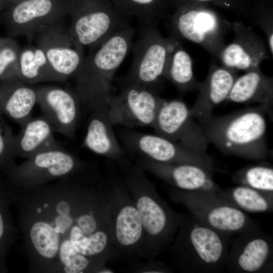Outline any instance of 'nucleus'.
<instances>
[{"label":"nucleus","mask_w":273,"mask_h":273,"mask_svg":"<svg viewBox=\"0 0 273 273\" xmlns=\"http://www.w3.org/2000/svg\"><path fill=\"white\" fill-rule=\"evenodd\" d=\"M267 112L248 107L221 116L197 119L209 143L225 155L253 161L268 158Z\"/></svg>","instance_id":"obj_1"},{"label":"nucleus","mask_w":273,"mask_h":273,"mask_svg":"<svg viewBox=\"0 0 273 273\" xmlns=\"http://www.w3.org/2000/svg\"><path fill=\"white\" fill-rule=\"evenodd\" d=\"M134 34L133 29L127 24L84 57L75 76L76 92L82 104L89 109L107 104L113 95L115 73L131 49Z\"/></svg>","instance_id":"obj_2"},{"label":"nucleus","mask_w":273,"mask_h":273,"mask_svg":"<svg viewBox=\"0 0 273 273\" xmlns=\"http://www.w3.org/2000/svg\"><path fill=\"white\" fill-rule=\"evenodd\" d=\"M171 246L179 268L192 273H218L226 268L234 237L204 224L192 214L181 215Z\"/></svg>","instance_id":"obj_3"},{"label":"nucleus","mask_w":273,"mask_h":273,"mask_svg":"<svg viewBox=\"0 0 273 273\" xmlns=\"http://www.w3.org/2000/svg\"><path fill=\"white\" fill-rule=\"evenodd\" d=\"M124 183L134 194V204L140 215L145 238L150 239L151 248L157 253L172 242L180 222L181 215L173 211L157 194L153 184L143 169L121 162Z\"/></svg>","instance_id":"obj_4"},{"label":"nucleus","mask_w":273,"mask_h":273,"mask_svg":"<svg viewBox=\"0 0 273 273\" xmlns=\"http://www.w3.org/2000/svg\"><path fill=\"white\" fill-rule=\"evenodd\" d=\"M179 39L164 37L157 24L140 25L136 40L131 49L133 59L130 68L122 79V85L135 84L157 91L172 50Z\"/></svg>","instance_id":"obj_5"},{"label":"nucleus","mask_w":273,"mask_h":273,"mask_svg":"<svg viewBox=\"0 0 273 273\" xmlns=\"http://www.w3.org/2000/svg\"><path fill=\"white\" fill-rule=\"evenodd\" d=\"M220 193L173 189L170 196L201 222L222 233L234 237L259 227L245 212L222 198Z\"/></svg>","instance_id":"obj_6"},{"label":"nucleus","mask_w":273,"mask_h":273,"mask_svg":"<svg viewBox=\"0 0 273 273\" xmlns=\"http://www.w3.org/2000/svg\"><path fill=\"white\" fill-rule=\"evenodd\" d=\"M68 28L76 42L93 50L118 29L128 24L109 0H65Z\"/></svg>","instance_id":"obj_7"},{"label":"nucleus","mask_w":273,"mask_h":273,"mask_svg":"<svg viewBox=\"0 0 273 273\" xmlns=\"http://www.w3.org/2000/svg\"><path fill=\"white\" fill-rule=\"evenodd\" d=\"M125 128L119 132L124 151L160 163L194 164L214 173L213 161L206 152L187 149L156 134Z\"/></svg>","instance_id":"obj_8"},{"label":"nucleus","mask_w":273,"mask_h":273,"mask_svg":"<svg viewBox=\"0 0 273 273\" xmlns=\"http://www.w3.org/2000/svg\"><path fill=\"white\" fill-rule=\"evenodd\" d=\"M164 101L157 90L135 84L122 85L121 92L113 95L107 103L110 121L128 129L152 127Z\"/></svg>","instance_id":"obj_9"},{"label":"nucleus","mask_w":273,"mask_h":273,"mask_svg":"<svg viewBox=\"0 0 273 273\" xmlns=\"http://www.w3.org/2000/svg\"><path fill=\"white\" fill-rule=\"evenodd\" d=\"M169 22L172 35L199 44L216 58L225 45L224 37L232 25L204 9L181 10Z\"/></svg>","instance_id":"obj_10"},{"label":"nucleus","mask_w":273,"mask_h":273,"mask_svg":"<svg viewBox=\"0 0 273 273\" xmlns=\"http://www.w3.org/2000/svg\"><path fill=\"white\" fill-rule=\"evenodd\" d=\"M66 15L65 0H22L6 8L3 19L11 36H24L31 41Z\"/></svg>","instance_id":"obj_11"},{"label":"nucleus","mask_w":273,"mask_h":273,"mask_svg":"<svg viewBox=\"0 0 273 273\" xmlns=\"http://www.w3.org/2000/svg\"><path fill=\"white\" fill-rule=\"evenodd\" d=\"M155 134L190 150L205 152L209 144L190 108L179 100H165L152 126Z\"/></svg>","instance_id":"obj_12"},{"label":"nucleus","mask_w":273,"mask_h":273,"mask_svg":"<svg viewBox=\"0 0 273 273\" xmlns=\"http://www.w3.org/2000/svg\"><path fill=\"white\" fill-rule=\"evenodd\" d=\"M273 238L260 228L235 236L229 248L226 268L231 272H271Z\"/></svg>","instance_id":"obj_13"},{"label":"nucleus","mask_w":273,"mask_h":273,"mask_svg":"<svg viewBox=\"0 0 273 273\" xmlns=\"http://www.w3.org/2000/svg\"><path fill=\"white\" fill-rule=\"evenodd\" d=\"M50 65L63 81L75 77L84 58L83 48L74 39L62 22L52 24L34 37Z\"/></svg>","instance_id":"obj_14"},{"label":"nucleus","mask_w":273,"mask_h":273,"mask_svg":"<svg viewBox=\"0 0 273 273\" xmlns=\"http://www.w3.org/2000/svg\"><path fill=\"white\" fill-rule=\"evenodd\" d=\"M231 29L234 39L224 46L217 58L222 66L234 71L246 72L260 68L269 57L266 41L240 22L232 23Z\"/></svg>","instance_id":"obj_15"},{"label":"nucleus","mask_w":273,"mask_h":273,"mask_svg":"<svg viewBox=\"0 0 273 273\" xmlns=\"http://www.w3.org/2000/svg\"><path fill=\"white\" fill-rule=\"evenodd\" d=\"M35 89L36 103L52 123L55 131L73 138L81 104L76 91L53 85L38 86Z\"/></svg>","instance_id":"obj_16"},{"label":"nucleus","mask_w":273,"mask_h":273,"mask_svg":"<svg viewBox=\"0 0 273 273\" xmlns=\"http://www.w3.org/2000/svg\"><path fill=\"white\" fill-rule=\"evenodd\" d=\"M83 163L78 158L59 146L37 153L18 167L16 175L24 182H38L71 174Z\"/></svg>","instance_id":"obj_17"},{"label":"nucleus","mask_w":273,"mask_h":273,"mask_svg":"<svg viewBox=\"0 0 273 273\" xmlns=\"http://www.w3.org/2000/svg\"><path fill=\"white\" fill-rule=\"evenodd\" d=\"M141 166L177 189L187 191L220 193L213 173L190 164L165 163L140 158Z\"/></svg>","instance_id":"obj_18"},{"label":"nucleus","mask_w":273,"mask_h":273,"mask_svg":"<svg viewBox=\"0 0 273 273\" xmlns=\"http://www.w3.org/2000/svg\"><path fill=\"white\" fill-rule=\"evenodd\" d=\"M83 146L98 155L120 162L124 159L121 145L114 131L106 104L95 105L90 109Z\"/></svg>","instance_id":"obj_19"},{"label":"nucleus","mask_w":273,"mask_h":273,"mask_svg":"<svg viewBox=\"0 0 273 273\" xmlns=\"http://www.w3.org/2000/svg\"><path fill=\"white\" fill-rule=\"evenodd\" d=\"M237 77L235 71L212 64L205 80L199 83V94L190 108V115L197 120L212 114L216 106L226 101Z\"/></svg>","instance_id":"obj_20"},{"label":"nucleus","mask_w":273,"mask_h":273,"mask_svg":"<svg viewBox=\"0 0 273 273\" xmlns=\"http://www.w3.org/2000/svg\"><path fill=\"white\" fill-rule=\"evenodd\" d=\"M229 102L257 103L272 116L273 78L263 74L260 68L237 77L227 98Z\"/></svg>","instance_id":"obj_21"},{"label":"nucleus","mask_w":273,"mask_h":273,"mask_svg":"<svg viewBox=\"0 0 273 273\" xmlns=\"http://www.w3.org/2000/svg\"><path fill=\"white\" fill-rule=\"evenodd\" d=\"M35 87L17 78L0 80V113L21 126L36 103Z\"/></svg>","instance_id":"obj_22"},{"label":"nucleus","mask_w":273,"mask_h":273,"mask_svg":"<svg viewBox=\"0 0 273 273\" xmlns=\"http://www.w3.org/2000/svg\"><path fill=\"white\" fill-rule=\"evenodd\" d=\"M55 130L43 115L30 118L22 126L19 133L14 138L15 156L29 158L37 153L60 146L54 136Z\"/></svg>","instance_id":"obj_23"},{"label":"nucleus","mask_w":273,"mask_h":273,"mask_svg":"<svg viewBox=\"0 0 273 273\" xmlns=\"http://www.w3.org/2000/svg\"><path fill=\"white\" fill-rule=\"evenodd\" d=\"M112 216L113 240L121 248L132 250L141 244L145 234L141 218L133 202L117 208Z\"/></svg>","instance_id":"obj_24"},{"label":"nucleus","mask_w":273,"mask_h":273,"mask_svg":"<svg viewBox=\"0 0 273 273\" xmlns=\"http://www.w3.org/2000/svg\"><path fill=\"white\" fill-rule=\"evenodd\" d=\"M17 78L29 84L63 81L50 65L43 51L36 44L20 48Z\"/></svg>","instance_id":"obj_25"},{"label":"nucleus","mask_w":273,"mask_h":273,"mask_svg":"<svg viewBox=\"0 0 273 273\" xmlns=\"http://www.w3.org/2000/svg\"><path fill=\"white\" fill-rule=\"evenodd\" d=\"M220 196L244 212H270L273 210V193L265 192L239 185L222 190Z\"/></svg>","instance_id":"obj_26"},{"label":"nucleus","mask_w":273,"mask_h":273,"mask_svg":"<svg viewBox=\"0 0 273 273\" xmlns=\"http://www.w3.org/2000/svg\"><path fill=\"white\" fill-rule=\"evenodd\" d=\"M164 78L181 92L198 90L200 82L195 77L191 57L180 43L170 55Z\"/></svg>","instance_id":"obj_27"},{"label":"nucleus","mask_w":273,"mask_h":273,"mask_svg":"<svg viewBox=\"0 0 273 273\" xmlns=\"http://www.w3.org/2000/svg\"><path fill=\"white\" fill-rule=\"evenodd\" d=\"M233 181L258 191L273 193V168L267 164L246 166L231 174Z\"/></svg>","instance_id":"obj_28"},{"label":"nucleus","mask_w":273,"mask_h":273,"mask_svg":"<svg viewBox=\"0 0 273 273\" xmlns=\"http://www.w3.org/2000/svg\"><path fill=\"white\" fill-rule=\"evenodd\" d=\"M114 6L126 18L133 16L140 25L157 24L159 18V0H112Z\"/></svg>","instance_id":"obj_29"},{"label":"nucleus","mask_w":273,"mask_h":273,"mask_svg":"<svg viewBox=\"0 0 273 273\" xmlns=\"http://www.w3.org/2000/svg\"><path fill=\"white\" fill-rule=\"evenodd\" d=\"M30 237L33 246L41 256L47 259L56 256L60 240L50 223L43 221L35 222L30 229Z\"/></svg>","instance_id":"obj_30"},{"label":"nucleus","mask_w":273,"mask_h":273,"mask_svg":"<svg viewBox=\"0 0 273 273\" xmlns=\"http://www.w3.org/2000/svg\"><path fill=\"white\" fill-rule=\"evenodd\" d=\"M20 49L17 41L11 37L0 47V80L18 78Z\"/></svg>","instance_id":"obj_31"},{"label":"nucleus","mask_w":273,"mask_h":273,"mask_svg":"<svg viewBox=\"0 0 273 273\" xmlns=\"http://www.w3.org/2000/svg\"><path fill=\"white\" fill-rule=\"evenodd\" d=\"M0 113V162L11 160L15 156L14 135Z\"/></svg>","instance_id":"obj_32"},{"label":"nucleus","mask_w":273,"mask_h":273,"mask_svg":"<svg viewBox=\"0 0 273 273\" xmlns=\"http://www.w3.org/2000/svg\"><path fill=\"white\" fill-rule=\"evenodd\" d=\"M22 0H0L4 6L5 10L9 6L15 4Z\"/></svg>","instance_id":"obj_33"},{"label":"nucleus","mask_w":273,"mask_h":273,"mask_svg":"<svg viewBox=\"0 0 273 273\" xmlns=\"http://www.w3.org/2000/svg\"><path fill=\"white\" fill-rule=\"evenodd\" d=\"M4 230V225L3 217L0 213V240L3 236Z\"/></svg>","instance_id":"obj_34"},{"label":"nucleus","mask_w":273,"mask_h":273,"mask_svg":"<svg viewBox=\"0 0 273 273\" xmlns=\"http://www.w3.org/2000/svg\"><path fill=\"white\" fill-rule=\"evenodd\" d=\"M8 37H0V47L6 41Z\"/></svg>","instance_id":"obj_35"},{"label":"nucleus","mask_w":273,"mask_h":273,"mask_svg":"<svg viewBox=\"0 0 273 273\" xmlns=\"http://www.w3.org/2000/svg\"><path fill=\"white\" fill-rule=\"evenodd\" d=\"M3 10H5L4 6L3 5L2 3L0 2V12Z\"/></svg>","instance_id":"obj_36"},{"label":"nucleus","mask_w":273,"mask_h":273,"mask_svg":"<svg viewBox=\"0 0 273 273\" xmlns=\"http://www.w3.org/2000/svg\"><path fill=\"white\" fill-rule=\"evenodd\" d=\"M196 1H197L199 2H209V1H211L213 0H196Z\"/></svg>","instance_id":"obj_37"}]
</instances>
